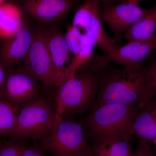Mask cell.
I'll use <instances>...</instances> for the list:
<instances>
[{"instance_id":"26","label":"cell","mask_w":156,"mask_h":156,"mask_svg":"<svg viewBox=\"0 0 156 156\" xmlns=\"http://www.w3.org/2000/svg\"><path fill=\"white\" fill-rule=\"evenodd\" d=\"M88 1V0H85ZM94 1H98L99 2H102L104 4H109V5H115V3L116 2L122 1V0H94Z\"/></svg>"},{"instance_id":"18","label":"cell","mask_w":156,"mask_h":156,"mask_svg":"<svg viewBox=\"0 0 156 156\" xmlns=\"http://www.w3.org/2000/svg\"><path fill=\"white\" fill-rule=\"evenodd\" d=\"M20 110L15 105L5 99H0V134L7 135L16 125Z\"/></svg>"},{"instance_id":"30","label":"cell","mask_w":156,"mask_h":156,"mask_svg":"<svg viewBox=\"0 0 156 156\" xmlns=\"http://www.w3.org/2000/svg\"><path fill=\"white\" fill-rule=\"evenodd\" d=\"M3 142V141H2V140H0V144H1Z\"/></svg>"},{"instance_id":"24","label":"cell","mask_w":156,"mask_h":156,"mask_svg":"<svg viewBox=\"0 0 156 156\" xmlns=\"http://www.w3.org/2000/svg\"><path fill=\"white\" fill-rule=\"evenodd\" d=\"M6 73L4 71V67L0 62V99H2L5 82Z\"/></svg>"},{"instance_id":"2","label":"cell","mask_w":156,"mask_h":156,"mask_svg":"<svg viewBox=\"0 0 156 156\" xmlns=\"http://www.w3.org/2000/svg\"><path fill=\"white\" fill-rule=\"evenodd\" d=\"M99 73L87 62L75 75L62 84L51 97L56 115L73 117L92 110L99 89Z\"/></svg>"},{"instance_id":"4","label":"cell","mask_w":156,"mask_h":156,"mask_svg":"<svg viewBox=\"0 0 156 156\" xmlns=\"http://www.w3.org/2000/svg\"><path fill=\"white\" fill-rule=\"evenodd\" d=\"M60 117L52 98L45 95L20 111L16 125L7 136L38 143L49 135Z\"/></svg>"},{"instance_id":"11","label":"cell","mask_w":156,"mask_h":156,"mask_svg":"<svg viewBox=\"0 0 156 156\" xmlns=\"http://www.w3.org/2000/svg\"><path fill=\"white\" fill-rule=\"evenodd\" d=\"M44 29L53 66L62 85L71 78L73 58L66 41L65 34L55 26Z\"/></svg>"},{"instance_id":"8","label":"cell","mask_w":156,"mask_h":156,"mask_svg":"<svg viewBox=\"0 0 156 156\" xmlns=\"http://www.w3.org/2000/svg\"><path fill=\"white\" fill-rule=\"evenodd\" d=\"M73 25L83 30V34L92 39L109 58L116 52L118 48L115 41L106 33L101 24L98 1H85L75 14Z\"/></svg>"},{"instance_id":"9","label":"cell","mask_w":156,"mask_h":156,"mask_svg":"<svg viewBox=\"0 0 156 156\" xmlns=\"http://www.w3.org/2000/svg\"><path fill=\"white\" fill-rule=\"evenodd\" d=\"M148 10L128 2L117 5L104 4L100 8V16L112 31L116 41H120L126 31Z\"/></svg>"},{"instance_id":"17","label":"cell","mask_w":156,"mask_h":156,"mask_svg":"<svg viewBox=\"0 0 156 156\" xmlns=\"http://www.w3.org/2000/svg\"><path fill=\"white\" fill-rule=\"evenodd\" d=\"M156 29V5L131 26L124 37L128 42L146 40L153 36Z\"/></svg>"},{"instance_id":"3","label":"cell","mask_w":156,"mask_h":156,"mask_svg":"<svg viewBox=\"0 0 156 156\" xmlns=\"http://www.w3.org/2000/svg\"><path fill=\"white\" fill-rule=\"evenodd\" d=\"M145 106L106 104L95 107L84 120L85 138L92 140L106 136H116L131 140L134 135L132 125L134 119Z\"/></svg>"},{"instance_id":"12","label":"cell","mask_w":156,"mask_h":156,"mask_svg":"<svg viewBox=\"0 0 156 156\" xmlns=\"http://www.w3.org/2000/svg\"><path fill=\"white\" fill-rule=\"evenodd\" d=\"M34 30L23 23L17 32L6 39L1 51V64L10 67L24 62L32 44Z\"/></svg>"},{"instance_id":"10","label":"cell","mask_w":156,"mask_h":156,"mask_svg":"<svg viewBox=\"0 0 156 156\" xmlns=\"http://www.w3.org/2000/svg\"><path fill=\"white\" fill-rule=\"evenodd\" d=\"M24 11L42 23H52L65 17L74 9V0H22Z\"/></svg>"},{"instance_id":"16","label":"cell","mask_w":156,"mask_h":156,"mask_svg":"<svg viewBox=\"0 0 156 156\" xmlns=\"http://www.w3.org/2000/svg\"><path fill=\"white\" fill-rule=\"evenodd\" d=\"M21 11L17 6L6 3L0 5V39L13 36L23 23Z\"/></svg>"},{"instance_id":"5","label":"cell","mask_w":156,"mask_h":156,"mask_svg":"<svg viewBox=\"0 0 156 156\" xmlns=\"http://www.w3.org/2000/svg\"><path fill=\"white\" fill-rule=\"evenodd\" d=\"M53 156H92L82 124L72 117H60L48 136L38 143Z\"/></svg>"},{"instance_id":"22","label":"cell","mask_w":156,"mask_h":156,"mask_svg":"<svg viewBox=\"0 0 156 156\" xmlns=\"http://www.w3.org/2000/svg\"><path fill=\"white\" fill-rule=\"evenodd\" d=\"M131 156H154L149 143L139 140L137 147L132 151Z\"/></svg>"},{"instance_id":"20","label":"cell","mask_w":156,"mask_h":156,"mask_svg":"<svg viewBox=\"0 0 156 156\" xmlns=\"http://www.w3.org/2000/svg\"><path fill=\"white\" fill-rule=\"evenodd\" d=\"M24 140L11 138L0 144V156H23L28 144Z\"/></svg>"},{"instance_id":"6","label":"cell","mask_w":156,"mask_h":156,"mask_svg":"<svg viewBox=\"0 0 156 156\" xmlns=\"http://www.w3.org/2000/svg\"><path fill=\"white\" fill-rule=\"evenodd\" d=\"M23 63V67L37 78L46 95L52 97L61 83L53 66L43 27L34 30L32 44Z\"/></svg>"},{"instance_id":"13","label":"cell","mask_w":156,"mask_h":156,"mask_svg":"<svg viewBox=\"0 0 156 156\" xmlns=\"http://www.w3.org/2000/svg\"><path fill=\"white\" fill-rule=\"evenodd\" d=\"M156 49V33L151 38L129 42L118 48L110 58L111 61L126 68L135 69L143 66L147 58Z\"/></svg>"},{"instance_id":"1","label":"cell","mask_w":156,"mask_h":156,"mask_svg":"<svg viewBox=\"0 0 156 156\" xmlns=\"http://www.w3.org/2000/svg\"><path fill=\"white\" fill-rule=\"evenodd\" d=\"M99 78L94 107L106 104L145 106L156 95V84L148 66L131 69L109 64L99 73Z\"/></svg>"},{"instance_id":"15","label":"cell","mask_w":156,"mask_h":156,"mask_svg":"<svg viewBox=\"0 0 156 156\" xmlns=\"http://www.w3.org/2000/svg\"><path fill=\"white\" fill-rule=\"evenodd\" d=\"M92 156H131L130 140L116 136L98 137L89 143Z\"/></svg>"},{"instance_id":"7","label":"cell","mask_w":156,"mask_h":156,"mask_svg":"<svg viewBox=\"0 0 156 156\" xmlns=\"http://www.w3.org/2000/svg\"><path fill=\"white\" fill-rule=\"evenodd\" d=\"M45 95L37 78L25 68L6 73L2 99L14 104L20 111Z\"/></svg>"},{"instance_id":"29","label":"cell","mask_w":156,"mask_h":156,"mask_svg":"<svg viewBox=\"0 0 156 156\" xmlns=\"http://www.w3.org/2000/svg\"><path fill=\"white\" fill-rule=\"evenodd\" d=\"M152 142L154 143V144L156 148V137L154 140Z\"/></svg>"},{"instance_id":"21","label":"cell","mask_w":156,"mask_h":156,"mask_svg":"<svg viewBox=\"0 0 156 156\" xmlns=\"http://www.w3.org/2000/svg\"><path fill=\"white\" fill-rule=\"evenodd\" d=\"M83 35L80 29L75 26H69L68 27L67 31L65 34L66 41L73 57L76 56L79 53Z\"/></svg>"},{"instance_id":"28","label":"cell","mask_w":156,"mask_h":156,"mask_svg":"<svg viewBox=\"0 0 156 156\" xmlns=\"http://www.w3.org/2000/svg\"><path fill=\"white\" fill-rule=\"evenodd\" d=\"M5 0H0V5H2L3 3H4V2H5Z\"/></svg>"},{"instance_id":"23","label":"cell","mask_w":156,"mask_h":156,"mask_svg":"<svg viewBox=\"0 0 156 156\" xmlns=\"http://www.w3.org/2000/svg\"><path fill=\"white\" fill-rule=\"evenodd\" d=\"M23 156H50L43 150L37 143L33 144H27L23 151Z\"/></svg>"},{"instance_id":"14","label":"cell","mask_w":156,"mask_h":156,"mask_svg":"<svg viewBox=\"0 0 156 156\" xmlns=\"http://www.w3.org/2000/svg\"><path fill=\"white\" fill-rule=\"evenodd\" d=\"M134 135L139 140L149 143L156 137V96L145 105L134 119L132 125Z\"/></svg>"},{"instance_id":"25","label":"cell","mask_w":156,"mask_h":156,"mask_svg":"<svg viewBox=\"0 0 156 156\" xmlns=\"http://www.w3.org/2000/svg\"><path fill=\"white\" fill-rule=\"evenodd\" d=\"M148 70L152 79L156 84V60L148 66Z\"/></svg>"},{"instance_id":"27","label":"cell","mask_w":156,"mask_h":156,"mask_svg":"<svg viewBox=\"0 0 156 156\" xmlns=\"http://www.w3.org/2000/svg\"><path fill=\"white\" fill-rule=\"evenodd\" d=\"M142 1H143V0H127L128 2L136 5H138V4Z\"/></svg>"},{"instance_id":"19","label":"cell","mask_w":156,"mask_h":156,"mask_svg":"<svg viewBox=\"0 0 156 156\" xmlns=\"http://www.w3.org/2000/svg\"><path fill=\"white\" fill-rule=\"evenodd\" d=\"M95 46L96 44L95 42L83 34L79 53L76 56L73 57L72 60L71 78L75 75L79 69L92 57L94 54L93 52Z\"/></svg>"}]
</instances>
